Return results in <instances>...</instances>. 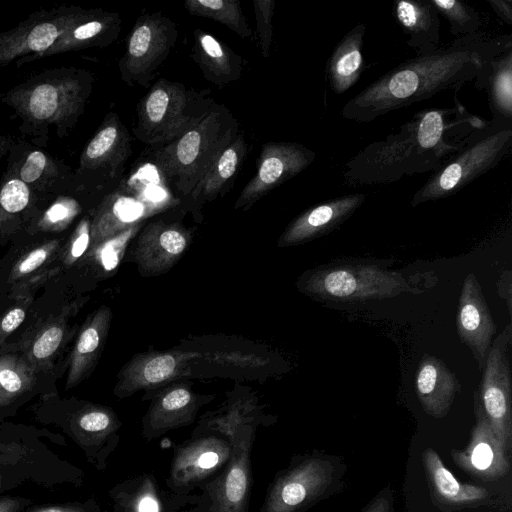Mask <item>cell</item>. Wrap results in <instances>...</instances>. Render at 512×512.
<instances>
[{
  "label": "cell",
  "instance_id": "6da1fadb",
  "mask_svg": "<svg viewBox=\"0 0 512 512\" xmlns=\"http://www.w3.org/2000/svg\"><path fill=\"white\" fill-rule=\"evenodd\" d=\"M512 48V36L489 37L481 33L458 37L448 46L401 62L342 108V116L367 123L436 94L458 90L472 80L486 88L492 62Z\"/></svg>",
  "mask_w": 512,
  "mask_h": 512
},
{
  "label": "cell",
  "instance_id": "7a4b0ae2",
  "mask_svg": "<svg viewBox=\"0 0 512 512\" xmlns=\"http://www.w3.org/2000/svg\"><path fill=\"white\" fill-rule=\"evenodd\" d=\"M239 133L238 120L225 105L215 102L207 115L184 135L149 146L148 160L183 200Z\"/></svg>",
  "mask_w": 512,
  "mask_h": 512
},
{
  "label": "cell",
  "instance_id": "3957f363",
  "mask_svg": "<svg viewBox=\"0 0 512 512\" xmlns=\"http://www.w3.org/2000/svg\"><path fill=\"white\" fill-rule=\"evenodd\" d=\"M182 203L150 162L142 164L97 206L91 219L90 247Z\"/></svg>",
  "mask_w": 512,
  "mask_h": 512
},
{
  "label": "cell",
  "instance_id": "277c9868",
  "mask_svg": "<svg viewBox=\"0 0 512 512\" xmlns=\"http://www.w3.org/2000/svg\"><path fill=\"white\" fill-rule=\"evenodd\" d=\"M214 103L210 90L160 79L137 104L133 134L148 146L170 142L196 126Z\"/></svg>",
  "mask_w": 512,
  "mask_h": 512
},
{
  "label": "cell",
  "instance_id": "5b68a950",
  "mask_svg": "<svg viewBox=\"0 0 512 512\" xmlns=\"http://www.w3.org/2000/svg\"><path fill=\"white\" fill-rule=\"evenodd\" d=\"M345 473L338 456L317 450L294 455L269 484L260 512H303L341 492Z\"/></svg>",
  "mask_w": 512,
  "mask_h": 512
},
{
  "label": "cell",
  "instance_id": "8992f818",
  "mask_svg": "<svg viewBox=\"0 0 512 512\" xmlns=\"http://www.w3.org/2000/svg\"><path fill=\"white\" fill-rule=\"evenodd\" d=\"M512 146V121L493 120L413 194L410 205L452 196L490 171Z\"/></svg>",
  "mask_w": 512,
  "mask_h": 512
},
{
  "label": "cell",
  "instance_id": "52a82bcc",
  "mask_svg": "<svg viewBox=\"0 0 512 512\" xmlns=\"http://www.w3.org/2000/svg\"><path fill=\"white\" fill-rule=\"evenodd\" d=\"M298 286L311 297L340 302L386 299L409 290L401 274L365 261L329 264L307 271Z\"/></svg>",
  "mask_w": 512,
  "mask_h": 512
},
{
  "label": "cell",
  "instance_id": "ba28073f",
  "mask_svg": "<svg viewBox=\"0 0 512 512\" xmlns=\"http://www.w3.org/2000/svg\"><path fill=\"white\" fill-rule=\"evenodd\" d=\"M261 422L231 423L217 433L226 437L232 452L223 471L197 493L196 503L185 512H249L253 485L251 451Z\"/></svg>",
  "mask_w": 512,
  "mask_h": 512
},
{
  "label": "cell",
  "instance_id": "9c48e42d",
  "mask_svg": "<svg viewBox=\"0 0 512 512\" xmlns=\"http://www.w3.org/2000/svg\"><path fill=\"white\" fill-rule=\"evenodd\" d=\"M454 101V107L425 109L407 121L424 173L442 167L489 124Z\"/></svg>",
  "mask_w": 512,
  "mask_h": 512
},
{
  "label": "cell",
  "instance_id": "30bf717a",
  "mask_svg": "<svg viewBox=\"0 0 512 512\" xmlns=\"http://www.w3.org/2000/svg\"><path fill=\"white\" fill-rule=\"evenodd\" d=\"M178 36L176 24L162 13L138 17L119 62L121 79L129 86L148 87Z\"/></svg>",
  "mask_w": 512,
  "mask_h": 512
},
{
  "label": "cell",
  "instance_id": "8fae6325",
  "mask_svg": "<svg viewBox=\"0 0 512 512\" xmlns=\"http://www.w3.org/2000/svg\"><path fill=\"white\" fill-rule=\"evenodd\" d=\"M232 452L230 441L213 432H192L174 448L165 486L178 495H190L214 480L225 468Z\"/></svg>",
  "mask_w": 512,
  "mask_h": 512
},
{
  "label": "cell",
  "instance_id": "7c38bea8",
  "mask_svg": "<svg viewBox=\"0 0 512 512\" xmlns=\"http://www.w3.org/2000/svg\"><path fill=\"white\" fill-rule=\"evenodd\" d=\"M511 325L491 344L482 369L480 405L493 433L509 455L512 448V395L509 346Z\"/></svg>",
  "mask_w": 512,
  "mask_h": 512
},
{
  "label": "cell",
  "instance_id": "4fadbf2b",
  "mask_svg": "<svg viewBox=\"0 0 512 512\" xmlns=\"http://www.w3.org/2000/svg\"><path fill=\"white\" fill-rule=\"evenodd\" d=\"M132 154L131 136L115 113H110L86 146L81 170L97 188L113 191L122 180Z\"/></svg>",
  "mask_w": 512,
  "mask_h": 512
},
{
  "label": "cell",
  "instance_id": "5bb4252c",
  "mask_svg": "<svg viewBox=\"0 0 512 512\" xmlns=\"http://www.w3.org/2000/svg\"><path fill=\"white\" fill-rule=\"evenodd\" d=\"M313 150L296 142H267L255 176L242 189L235 209H248L277 186L295 177L315 159Z\"/></svg>",
  "mask_w": 512,
  "mask_h": 512
},
{
  "label": "cell",
  "instance_id": "9a60e30c",
  "mask_svg": "<svg viewBox=\"0 0 512 512\" xmlns=\"http://www.w3.org/2000/svg\"><path fill=\"white\" fill-rule=\"evenodd\" d=\"M84 10L61 8L45 14L33 15L8 32L0 34V65L14 59L38 57L48 51L65 31L77 21Z\"/></svg>",
  "mask_w": 512,
  "mask_h": 512
},
{
  "label": "cell",
  "instance_id": "2e32d148",
  "mask_svg": "<svg viewBox=\"0 0 512 512\" xmlns=\"http://www.w3.org/2000/svg\"><path fill=\"white\" fill-rule=\"evenodd\" d=\"M121 426L111 408L85 402L68 417L64 429L84 451L87 460L98 470H104L118 446Z\"/></svg>",
  "mask_w": 512,
  "mask_h": 512
},
{
  "label": "cell",
  "instance_id": "e0dca14e",
  "mask_svg": "<svg viewBox=\"0 0 512 512\" xmlns=\"http://www.w3.org/2000/svg\"><path fill=\"white\" fill-rule=\"evenodd\" d=\"M132 260L143 276L159 275L175 265L189 246L188 230L177 221L158 218L137 234Z\"/></svg>",
  "mask_w": 512,
  "mask_h": 512
},
{
  "label": "cell",
  "instance_id": "ac0fdd59",
  "mask_svg": "<svg viewBox=\"0 0 512 512\" xmlns=\"http://www.w3.org/2000/svg\"><path fill=\"white\" fill-rule=\"evenodd\" d=\"M476 423L467 446L452 449L453 462L465 473L481 481H496L510 470V455L504 449L485 417L480 401L475 400Z\"/></svg>",
  "mask_w": 512,
  "mask_h": 512
},
{
  "label": "cell",
  "instance_id": "d6986e66",
  "mask_svg": "<svg viewBox=\"0 0 512 512\" xmlns=\"http://www.w3.org/2000/svg\"><path fill=\"white\" fill-rule=\"evenodd\" d=\"M211 395L194 393L188 386L174 385L160 390L142 418L141 435L150 442L171 430L191 425Z\"/></svg>",
  "mask_w": 512,
  "mask_h": 512
},
{
  "label": "cell",
  "instance_id": "ffe728a7",
  "mask_svg": "<svg viewBox=\"0 0 512 512\" xmlns=\"http://www.w3.org/2000/svg\"><path fill=\"white\" fill-rule=\"evenodd\" d=\"M191 354L180 352H149L134 356L118 374L114 394L125 398L140 390L163 388L181 377L188 368Z\"/></svg>",
  "mask_w": 512,
  "mask_h": 512
},
{
  "label": "cell",
  "instance_id": "44dd1931",
  "mask_svg": "<svg viewBox=\"0 0 512 512\" xmlns=\"http://www.w3.org/2000/svg\"><path fill=\"white\" fill-rule=\"evenodd\" d=\"M115 512H185L197 494L178 495L160 485L151 473L123 480L109 490Z\"/></svg>",
  "mask_w": 512,
  "mask_h": 512
},
{
  "label": "cell",
  "instance_id": "7402d4cb",
  "mask_svg": "<svg viewBox=\"0 0 512 512\" xmlns=\"http://www.w3.org/2000/svg\"><path fill=\"white\" fill-rule=\"evenodd\" d=\"M457 333L462 343L468 346L483 369L487 354L496 331L489 307L483 296L481 286L474 274H468L463 282L459 296Z\"/></svg>",
  "mask_w": 512,
  "mask_h": 512
},
{
  "label": "cell",
  "instance_id": "603a6c76",
  "mask_svg": "<svg viewBox=\"0 0 512 512\" xmlns=\"http://www.w3.org/2000/svg\"><path fill=\"white\" fill-rule=\"evenodd\" d=\"M365 198L361 193L348 194L307 209L286 227L278 246L303 244L331 232L351 217Z\"/></svg>",
  "mask_w": 512,
  "mask_h": 512
},
{
  "label": "cell",
  "instance_id": "cb8c5ba5",
  "mask_svg": "<svg viewBox=\"0 0 512 512\" xmlns=\"http://www.w3.org/2000/svg\"><path fill=\"white\" fill-rule=\"evenodd\" d=\"M421 458L431 500L439 509L452 511L477 507L487 503L491 497L485 487L460 482L434 449H425Z\"/></svg>",
  "mask_w": 512,
  "mask_h": 512
},
{
  "label": "cell",
  "instance_id": "d4e9b609",
  "mask_svg": "<svg viewBox=\"0 0 512 512\" xmlns=\"http://www.w3.org/2000/svg\"><path fill=\"white\" fill-rule=\"evenodd\" d=\"M89 90L90 86L85 87L74 79L68 83L41 81L27 91L24 110L37 122H56L67 113L78 112Z\"/></svg>",
  "mask_w": 512,
  "mask_h": 512
},
{
  "label": "cell",
  "instance_id": "484cf974",
  "mask_svg": "<svg viewBox=\"0 0 512 512\" xmlns=\"http://www.w3.org/2000/svg\"><path fill=\"white\" fill-rule=\"evenodd\" d=\"M111 319V309L103 305L84 321L69 357L66 390L80 384L95 368L108 336Z\"/></svg>",
  "mask_w": 512,
  "mask_h": 512
},
{
  "label": "cell",
  "instance_id": "4316f807",
  "mask_svg": "<svg viewBox=\"0 0 512 512\" xmlns=\"http://www.w3.org/2000/svg\"><path fill=\"white\" fill-rule=\"evenodd\" d=\"M460 388L456 375L442 360L430 355L422 357L415 376V391L428 415L445 417Z\"/></svg>",
  "mask_w": 512,
  "mask_h": 512
},
{
  "label": "cell",
  "instance_id": "83f0119b",
  "mask_svg": "<svg viewBox=\"0 0 512 512\" xmlns=\"http://www.w3.org/2000/svg\"><path fill=\"white\" fill-rule=\"evenodd\" d=\"M248 152V144L243 133L222 152L203 179L183 199L185 208L194 211L204 204L216 200L228 191L241 168Z\"/></svg>",
  "mask_w": 512,
  "mask_h": 512
},
{
  "label": "cell",
  "instance_id": "f1b7e54d",
  "mask_svg": "<svg viewBox=\"0 0 512 512\" xmlns=\"http://www.w3.org/2000/svg\"><path fill=\"white\" fill-rule=\"evenodd\" d=\"M394 15L408 36V46L417 55L428 54L439 48L440 15L431 0H397Z\"/></svg>",
  "mask_w": 512,
  "mask_h": 512
},
{
  "label": "cell",
  "instance_id": "f546056e",
  "mask_svg": "<svg viewBox=\"0 0 512 512\" xmlns=\"http://www.w3.org/2000/svg\"><path fill=\"white\" fill-rule=\"evenodd\" d=\"M193 35L191 58L209 82L223 88L241 77L242 58L230 47L201 29H195Z\"/></svg>",
  "mask_w": 512,
  "mask_h": 512
},
{
  "label": "cell",
  "instance_id": "4dcf8cb0",
  "mask_svg": "<svg viewBox=\"0 0 512 512\" xmlns=\"http://www.w3.org/2000/svg\"><path fill=\"white\" fill-rule=\"evenodd\" d=\"M120 26L118 14L100 10L83 11L57 42L40 56H51L72 49L106 46L117 38Z\"/></svg>",
  "mask_w": 512,
  "mask_h": 512
},
{
  "label": "cell",
  "instance_id": "1f68e13d",
  "mask_svg": "<svg viewBox=\"0 0 512 512\" xmlns=\"http://www.w3.org/2000/svg\"><path fill=\"white\" fill-rule=\"evenodd\" d=\"M78 307L76 303L63 307L58 314L43 322L23 348H20L23 351L22 355L36 373L48 371L52 367L69 333V319Z\"/></svg>",
  "mask_w": 512,
  "mask_h": 512
},
{
  "label": "cell",
  "instance_id": "d6a6232c",
  "mask_svg": "<svg viewBox=\"0 0 512 512\" xmlns=\"http://www.w3.org/2000/svg\"><path fill=\"white\" fill-rule=\"evenodd\" d=\"M366 25L356 24L337 43L326 64V80L335 94L348 91L364 67L362 48Z\"/></svg>",
  "mask_w": 512,
  "mask_h": 512
},
{
  "label": "cell",
  "instance_id": "836d02e7",
  "mask_svg": "<svg viewBox=\"0 0 512 512\" xmlns=\"http://www.w3.org/2000/svg\"><path fill=\"white\" fill-rule=\"evenodd\" d=\"M63 244L60 239L46 240L23 252L12 264L7 279L9 295L21 290L37 289L57 270L51 269L59 259Z\"/></svg>",
  "mask_w": 512,
  "mask_h": 512
},
{
  "label": "cell",
  "instance_id": "e575fe53",
  "mask_svg": "<svg viewBox=\"0 0 512 512\" xmlns=\"http://www.w3.org/2000/svg\"><path fill=\"white\" fill-rule=\"evenodd\" d=\"M36 382V372L23 355L0 354V409L6 408L24 396Z\"/></svg>",
  "mask_w": 512,
  "mask_h": 512
},
{
  "label": "cell",
  "instance_id": "d590c367",
  "mask_svg": "<svg viewBox=\"0 0 512 512\" xmlns=\"http://www.w3.org/2000/svg\"><path fill=\"white\" fill-rule=\"evenodd\" d=\"M486 88L493 120L512 121V48L492 62Z\"/></svg>",
  "mask_w": 512,
  "mask_h": 512
},
{
  "label": "cell",
  "instance_id": "8d00e7d4",
  "mask_svg": "<svg viewBox=\"0 0 512 512\" xmlns=\"http://www.w3.org/2000/svg\"><path fill=\"white\" fill-rule=\"evenodd\" d=\"M145 223L136 225L95 246L89 247L82 258L96 276H110L118 268L124 254Z\"/></svg>",
  "mask_w": 512,
  "mask_h": 512
},
{
  "label": "cell",
  "instance_id": "74e56055",
  "mask_svg": "<svg viewBox=\"0 0 512 512\" xmlns=\"http://www.w3.org/2000/svg\"><path fill=\"white\" fill-rule=\"evenodd\" d=\"M184 6L191 15L220 22L241 38L252 35L238 0H186Z\"/></svg>",
  "mask_w": 512,
  "mask_h": 512
},
{
  "label": "cell",
  "instance_id": "f35d334b",
  "mask_svg": "<svg viewBox=\"0 0 512 512\" xmlns=\"http://www.w3.org/2000/svg\"><path fill=\"white\" fill-rule=\"evenodd\" d=\"M30 202V190L19 178L7 181L0 191V238L8 239L18 227L16 215Z\"/></svg>",
  "mask_w": 512,
  "mask_h": 512
},
{
  "label": "cell",
  "instance_id": "ab89813d",
  "mask_svg": "<svg viewBox=\"0 0 512 512\" xmlns=\"http://www.w3.org/2000/svg\"><path fill=\"white\" fill-rule=\"evenodd\" d=\"M431 3L448 21L453 36L458 38L479 32L481 18L473 7L459 0H431Z\"/></svg>",
  "mask_w": 512,
  "mask_h": 512
},
{
  "label": "cell",
  "instance_id": "60d3db41",
  "mask_svg": "<svg viewBox=\"0 0 512 512\" xmlns=\"http://www.w3.org/2000/svg\"><path fill=\"white\" fill-rule=\"evenodd\" d=\"M35 290H21L9 295L13 296L15 300L0 315V349L4 347L8 337L24 322L27 312L32 305Z\"/></svg>",
  "mask_w": 512,
  "mask_h": 512
},
{
  "label": "cell",
  "instance_id": "b9f144b4",
  "mask_svg": "<svg viewBox=\"0 0 512 512\" xmlns=\"http://www.w3.org/2000/svg\"><path fill=\"white\" fill-rule=\"evenodd\" d=\"M80 205L73 199H61L53 203L36 223L40 232H59L66 229L80 213Z\"/></svg>",
  "mask_w": 512,
  "mask_h": 512
},
{
  "label": "cell",
  "instance_id": "7bdbcfd3",
  "mask_svg": "<svg viewBox=\"0 0 512 512\" xmlns=\"http://www.w3.org/2000/svg\"><path fill=\"white\" fill-rule=\"evenodd\" d=\"M91 242V219L86 216L63 245L59 259L65 268L75 265L87 253Z\"/></svg>",
  "mask_w": 512,
  "mask_h": 512
},
{
  "label": "cell",
  "instance_id": "ee69618b",
  "mask_svg": "<svg viewBox=\"0 0 512 512\" xmlns=\"http://www.w3.org/2000/svg\"><path fill=\"white\" fill-rule=\"evenodd\" d=\"M253 5L261 52L264 57H268L272 43V17L275 2L273 0H254Z\"/></svg>",
  "mask_w": 512,
  "mask_h": 512
},
{
  "label": "cell",
  "instance_id": "f6af8a7d",
  "mask_svg": "<svg viewBox=\"0 0 512 512\" xmlns=\"http://www.w3.org/2000/svg\"><path fill=\"white\" fill-rule=\"evenodd\" d=\"M49 159L42 151L31 152L20 169L19 179L26 184H35L48 168Z\"/></svg>",
  "mask_w": 512,
  "mask_h": 512
},
{
  "label": "cell",
  "instance_id": "bcb514c9",
  "mask_svg": "<svg viewBox=\"0 0 512 512\" xmlns=\"http://www.w3.org/2000/svg\"><path fill=\"white\" fill-rule=\"evenodd\" d=\"M22 512H105L94 500L89 499L85 502H70L51 505H30Z\"/></svg>",
  "mask_w": 512,
  "mask_h": 512
},
{
  "label": "cell",
  "instance_id": "7dc6e473",
  "mask_svg": "<svg viewBox=\"0 0 512 512\" xmlns=\"http://www.w3.org/2000/svg\"><path fill=\"white\" fill-rule=\"evenodd\" d=\"M361 512H395L393 489L389 485L383 487Z\"/></svg>",
  "mask_w": 512,
  "mask_h": 512
},
{
  "label": "cell",
  "instance_id": "c3c4849f",
  "mask_svg": "<svg viewBox=\"0 0 512 512\" xmlns=\"http://www.w3.org/2000/svg\"><path fill=\"white\" fill-rule=\"evenodd\" d=\"M31 505V500L24 497L5 495L0 497V512H22Z\"/></svg>",
  "mask_w": 512,
  "mask_h": 512
},
{
  "label": "cell",
  "instance_id": "681fc988",
  "mask_svg": "<svg viewBox=\"0 0 512 512\" xmlns=\"http://www.w3.org/2000/svg\"><path fill=\"white\" fill-rule=\"evenodd\" d=\"M496 15L507 25H512L511 0H487Z\"/></svg>",
  "mask_w": 512,
  "mask_h": 512
},
{
  "label": "cell",
  "instance_id": "f907efd6",
  "mask_svg": "<svg viewBox=\"0 0 512 512\" xmlns=\"http://www.w3.org/2000/svg\"><path fill=\"white\" fill-rule=\"evenodd\" d=\"M6 479L0 474V493L4 490L9 489L8 486L5 485Z\"/></svg>",
  "mask_w": 512,
  "mask_h": 512
}]
</instances>
